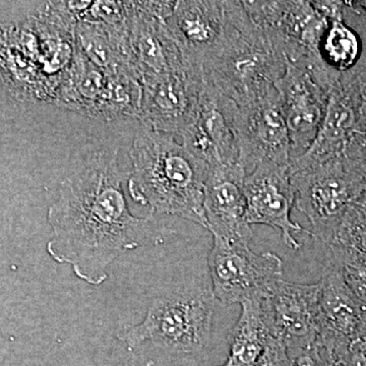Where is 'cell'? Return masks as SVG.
<instances>
[{
    "label": "cell",
    "mask_w": 366,
    "mask_h": 366,
    "mask_svg": "<svg viewBox=\"0 0 366 366\" xmlns=\"http://www.w3.org/2000/svg\"><path fill=\"white\" fill-rule=\"evenodd\" d=\"M124 182L118 149L94 152L62 180L48 209V254L91 286L102 285L112 262L139 247L152 219L132 215Z\"/></svg>",
    "instance_id": "cell-1"
},
{
    "label": "cell",
    "mask_w": 366,
    "mask_h": 366,
    "mask_svg": "<svg viewBox=\"0 0 366 366\" xmlns=\"http://www.w3.org/2000/svg\"><path fill=\"white\" fill-rule=\"evenodd\" d=\"M129 156V196L150 209V218L158 214L177 216L207 229L204 199L209 166L204 161L178 143L173 134L142 124Z\"/></svg>",
    "instance_id": "cell-2"
},
{
    "label": "cell",
    "mask_w": 366,
    "mask_h": 366,
    "mask_svg": "<svg viewBox=\"0 0 366 366\" xmlns=\"http://www.w3.org/2000/svg\"><path fill=\"white\" fill-rule=\"evenodd\" d=\"M225 14L222 39L204 62V74L221 94L244 106L274 88L286 62L242 1H225Z\"/></svg>",
    "instance_id": "cell-3"
},
{
    "label": "cell",
    "mask_w": 366,
    "mask_h": 366,
    "mask_svg": "<svg viewBox=\"0 0 366 366\" xmlns=\"http://www.w3.org/2000/svg\"><path fill=\"white\" fill-rule=\"evenodd\" d=\"M215 296L207 288L156 297L139 324L117 338L129 349L152 342L171 352L196 353L211 339Z\"/></svg>",
    "instance_id": "cell-4"
},
{
    "label": "cell",
    "mask_w": 366,
    "mask_h": 366,
    "mask_svg": "<svg viewBox=\"0 0 366 366\" xmlns=\"http://www.w3.org/2000/svg\"><path fill=\"white\" fill-rule=\"evenodd\" d=\"M143 86L137 76L96 66L76 44L71 66L60 76L54 102L86 117L114 120L139 117Z\"/></svg>",
    "instance_id": "cell-5"
},
{
    "label": "cell",
    "mask_w": 366,
    "mask_h": 366,
    "mask_svg": "<svg viewBox=\"0 0 366 366\" xmlns=\"http://www.w3.org/2000/svg\"><path fill=\"white\" fill-rule=\"evenodd\" d=\"M332 86L330 69L320 57L286 61L285 71L274 88L287 125L292 159L305 153L317 137Z\"/></svg>",
    "instance_id": "cell-6"
},
{
    "label": "cell",
    "mask_w": 366,
    "mask_h": 366,
    "mask_svg": "<svg viewBox=\"0 0 366 366\" xmlns=\"http://www.w3.org/2000/svg\"><path fill=\"white\" fill-rule=\"evenodd\" d=\"M295 206L312 224V237L329 245L360 192V182L333 160L290 169Z\"/></svg>",
    "instance_id": "cell-7"
},
{
    "label": "cell",
    "mask_w": 366,
    "mask_h": 366,
    "mask_svg": "<svg viewBox=\"0 0 366 366\" xmlns=\"http://www.w3.org/2000/svg\"><path fill=\"white\" fill-rule=\"evenodd\" d=\"M214 296L224 305L264 298L283 280V262L273 252L254 254L249 243L214 237L209 255Z\"/></svg>",
    "instance_id": "cell-8"
},
{
    "label": "cell",
    "mask_w": 366,
    "mask_h": 366,
    "mask_svg": "<svg viewBox=\"0 0 366 366\" xmlns=\"http://www.w3.org/2000/svg\"><path fill=\"white\" fill-rule=\"evenodd\" d=\"M252 21L286 61L319 56L329 21L315 1H242Z\"/></svg>",
    "instance_id": "cell-9"
},
{
    "label": "cell",
    "mask_w": 366,
    "mask_h": 366,
    "mask_svg": "<svg viewBox=\"0 0 366 366\" xmlns=\"http://www.w3.org/2000/svg\"><path fill=\"white\" fill-rule=\"evenodd\" d=\"M238 109L204 76L194 117L180 136L183 146L209 167L240 164Z\"/></svg>",
    "instance_id": "cell-10"
},
{
    "label": "cell",
    "mask_w": 366,
    "mask_h": 366,
    "mask_svg": "<svg viewBox=\"0 0 366 366\" xmlns=\"http://www.w3.org/2000/svg\"><path fill=\"white\" fill-rule=\"evenodd\" d=\"M204 79L203 66L189 64L143 81L139 124L182 136L196 113Z\"/></svg>",
    "instance_id": "cell-11"
},
{
    "label": "cell",
    "mask_w": 366,
    "mask_h": 366,
    "mask_svg": "<svg viewBox=\"0 0 366 366\" xmlns=\"http://www.w3.org/2000/svg\"><path fill=\"white\" fill-rule=\"evenodd\" d=\"M320 284L281 280L262 298L264 320L272 336L288 353L310 348L322 332L320 307Z\"/></svg>",
    "instance_id": "cell-12"
},
{
    "label": "cell",
    "mask_w": 366,
    "mask_h": 366,
    "mask_svg": "<svg viewBox=\"0 0 366 366\" xmlns=\"http://www.w3.org/2000/svg\"><path fill=\"white\" fill-rule=\"evenodd\" d=\"M237 134L239 163L247 174L262 161L290 165V137L276 88L249 104L239 106Z\"/></svg>",
    "instance_id": "cell-13"
},
{
    "label": "cell",
    "mask_w": 366,
    "mask_h": 366,
    "mask_svg": "<svg viewBox=\"0 0 366 366\" xmlns=\"http://www.w3.org/2000/svg\"><path fill=\"white\" fill-rule=\"evenodd\" d=\"M247 221L252 225H267L278 229L283 242L291 249L301 247L295 233L312 231L291 220L295 206V192L291 183L290 165L262 161L244 179Z\"/></svg>",
    "instance_id": "cell-14"
},
{
    "label": "cell",
    "mask_w": 366,
    "mask_h": 366,
    "mask_svg": "<svg viewBox=\"0 0 366 366\" xmlns=\"http://www.w3.org/2000/svg\"><path fill=\"white\" fill-rule=\"evenodd\" d=\"M240 164L209 167L204 184V209L207 229L213 237L249 243L254 232L247 221L244 179Z\"/></svg>",
    "instance_id": "cell-15"
},
{
    "label": "cell",
    "mask_w": 366,
    "mask_h": 366,
    "mask_svg": "<svg viewBox=\"0 0 366 366\" xmlns=\"http://www.w3.org/2000/svg\"><path fill=\"white\" fill-rule=\"evenodd\" d=\"M225 1H175L167 19L168 30L184 59L203 66L222 39Z\"/></svg>",
    "instance_id": "cell-16"
},
{
    "label": "cell",
    "mask_w": 366,
    "mask_h": 366,
    "mask_svg": "<svg viewBox=\"0 0 366 366\" xmlns=\"http://www.w3.org/2000/svg\"><path fill=\"white\" fill-rule=\"evenodd\" d=\"M320 284V307L324 343H352L366 336V312L351 292L336 259L326 262Z\"/></svg>",
    "instance_id": "cell-17"
},
{
    "label": "cell",
    "mask_w": 366,
    "mask_h": 366,
    "mask_svg": "<svg viewBox=\"0 0 366 366\" xmlns=\"http://www.w3.org/2000/svg\"><path fill=\"white\" fill-rule=\"evenodd\" d=\"M356 124L357 112L353 99L346 92L332 89L317 137L305 153L291 160V169L333 160L352 136Z\"/></svg>",
    "instance_id": "cell-18"
},
{
    "label": "cell",
    "mask_w": 366,
    "mask_h": 366,
    "mask_svg": "<svg viewBox=\"0 0 366 366\" xmlns=\"http://www.w3.org/2000/svg\"><path fill=\"white\" fill-rule=\"evenodd\" d=\"M273 338L264 320L262 298L242 303V315L230 335V366H257Z\"/></svg>",
    "instance_id": "cell-19"
},
{
    "label": "cell",
    "mask_w": 366,
    "mask_h": 366,
    "mask_svg": "<svg viewBox=\"0 0 366 366\" xmlns=\"http://www.w3.org/2000/svg\"><path fill=\"white\" fill-rule=\"evenodd\" d=\"M360 49L357 36L342 21V18L329 20L319 46L320 59L327 69H348L357 59Z\"/></svg>",
    "instance_id": "cell-20"
},
{
    "label": "cell",
    "mask_w": 366,
    "mask_h": 366,
    "mask_svg": "<svg viewBox=\"0 0 366 366\" xmlns=\"http://www.w3.org/2000/svg\"><path fill=\"white\" fill-rule=\"evenodd\" d=\"M257 366H290V358L285 346L273 337Z\"/></svg>",
    "instance_id": "cell-21"
},
{
    "label": "cell",
    "mask_w": 366,
    "mask_h": 366,
    "mask_svg": "<svg viewBox=\"0 0 366 366\" xmlns=\"http://www.w3.org/2000/svg\"><path fill=\"white\" fill-rule=\"evenodd\" d=\"M7 43L6 28L0 25V50L6 47Z\"/></svg>",
    "instance_id": "cell-22"
},
{
    "label": "cell",
    "mask_w": 366,
    "mask_h": 366,
    "mask_svg": "<svg viewBox=\"0 0 366 366\" xmlns=\"http://www.w3.org/2000/svg\"><path fill=\"white\" fill-rule=\"evenodd\" d=\"M357 6H360L361 7H363V9H366V1H360L357 2Z\"/></svg>",
    "instance_id": "cell-23"
},
{
    "label": "cell",
    "mask_w": 366,
    "mask_h": 366,
    "mask_svg": "<svg viewBox=\"0 0 366 366\" xmlns=\"http://www.w3.org/2000/svg\"><path fill=\"white\" fill-rule=\"evenodd\" d=\"M221 366H230V365H228V363H227V362H226V363H224V365H221Z\"/></svg>",
    "instance_id": "cell-24"
}]
</instances>
